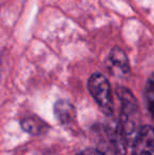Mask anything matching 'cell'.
<instances>
[{
	"mask_svg": "<svg viewBox=\"0 0 154 155\" xmlns=\"http://www.w3.org/2000/svg\"><path fill=\"white\" fill-rule=\"evenodd\" d=\"M117 95L121 102L118 124L119 132L127 145L134 143L140 131V111L137 100L131 91L123 87L117 89Z\"/></svg>",
	"mask_w": 154,
	"mask_h": 155,
	"instance_id": "6da1fadb",
	"label": "cell"
},
{
	"mask_svg": "<svg viewBox=\"0 0 154 155\" xmlns=\"http://www.w3.org/2000/svg\"><path fill=\"white\" fill-rule=\"evenodd\" d=\"M88 88L91 95L98 104L100 109L108 115H111L114 110L113 97L111 87L108 79L100 73H95L90 77Z\"/></svg>",
	"mask_w": 154,
	"mask_h": 155,
	"instance_id": "7a4b0ae2",
	"label": "cell"
},
{
	"mask_svg": "<svg viewBox=\"0 0 154 155\" xmlns=\"http://www.w3.org/2000/svg\"><path fill=\"white\" fill-rule=\"evenodd\" d=\"M132 155H154V129L151 126L140 129L134 141Z\"/></svg>",
	"mask_w": 154,
	"mask_h": 155,
	"instance_id": "3957f363",
	"label": "cell"
},
{
	"mask_svg": "<svg viewBox=\"0 0 154 155\" xmlns=\"http://www.w3.org/2000/svg\"><path fill=\"white\" fill-rule=\"evenodd\" d=\"M55 116L64 128L74 130L76 128V111L68 100H58L54 107Z\"/></svg>",
	"mask_w": 154,
	"mask_h": 155,
	"instance_id": "277c9868",
	"label": "cell"
},
{
	"mask_svg": "<svg viewBox=\"0 0 154 155\" xmlns=\"http://www.w3.org/2000/svg\"><path fill=\"white\" fill-rule=\"evenodd\" d=\"M22 129L32 135H39L48 130V124L36 116L27 117L21 121Z\"/></svg>",
	"mask_w": 154,
	"mask_h": 155,
	"instance_id": "5b68a950",
	"label": "cell"
},
{
	"mask_svg": "<svg viewBox=\"0 0 154 155\" xmlns=\"http://www.w3.org/2000/svg\"><path fill=\"white\" fill-rule=\"evenodd\" d=\"M110 60L121 72L129 73L130 71L129 59H128L127 55H126V53L123 52V49H120L118 47H114L111 50V52H110Z\"/></svg>",
	"mask_w": 154,
	"mask_h": 155,
	"instance_id": "8992f818",
	"label": "cell"
},
{
	"mask_svg": "<svg viewBox=\"0 0 154 155\" xmlns=\"http://www.w3.org/2000/svg\"><path fill=\"white\" fill-rule=\"evenodd\" d=\"M144 95L147 104V108H148L149 112L154 116V73L151 74L150 77L147 80Z\"/></svg>",
	"mask_w": 154,
	"mask_h": 155,
	"instance_id": "52a82bcc",
	"label": "cell"
},
{
	"mask_svg": "<svg viewBox=\"0 0 154 155\" xmlns=\"http://www.w3.org/2000/svg\"><path fill=\"white\" fill-rule=\"evenodd\" d=\"M76 155H107V154L101 151L100 149H87Z\"/></svg>",
	"mask_w": 154,
	"mask_h": 155,
	"instance_id": "ba28073f",
	"label": "cell"
}]
</instances>
